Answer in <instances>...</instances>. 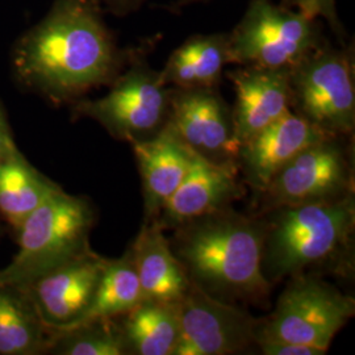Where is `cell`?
<instances>
[{
    "label": "cell",
    "mask_w": 355,
    "mask_h": 355,
    "mask_svg": "<svg viewBox=\"0 0 355 355\" xmlns=\"http://www.w3.org/2000/svg\"><path fill=\"white\" fill-rule=\"evenodd\" d=\"M142 300L140 279L129 250L120 259L104 261L102 275L91 304L76 325L66 331L125 315Z\"/></svg>",
    "instance_id": "cell-20"
},
{
    "label": "cell",
    "mask_w": 355,
    "mask_h": 355,
    "mask_svg": "<svg viewBox=\"0 0 355 355\" xmlns=\"http://www.w3.org/2000/svg\"><path fill=\"white\" fill-rule=\"evenodd\" d=\"M104 261L85 254L35 280V299L44 320L61 330L76 325L87 311Z\"/></svg>",
    "instance_id": "cell-15"
},
{
    "label": "cell",
    "mask_w": 355,
    "mask_h": 355,
    "mask_svg": "<svg viewBox=\"0 0 355 355\" xmlns=\"http://www.w3.org/2000/svg\"><path fill=\"white\" fill-rule=\"evenodd\" d=\"M36 343L37 329L24 306L11 293L0 291V354H26Z\"/></svg>",
    "instance_id": "cell-22"
},
{
    "label": "cell",
    "mask_w": 355,
    "mask_h": 355,
    "mask_svg": "<svg viewBox=\"0 0 355 355\" xmlns=\"http://www.w3.org/2000/svg\"><path fill=\"white\" fill-rule=\"evenodd\" d=\"M178 306L180 337L173 355L236 354L255 341L258 321L253 316L192 282Z\"/></svg>",
    "instance_id": "cell-10"
},
{
    "label": "cell",
    "mask_w": 355,
    "mask_h": 355,
    "mask_svg": "<svg viewBox=\"0 0 355 355\" xmlns=\"http://www.w3.org/2000/svg\"><path fill=\"white\" fill-rule=\"evenodd\" d=\"M237 166L215 164L193 152L190 168L154 218L164 229H177L191 220L228 208L243 195Z\"/></svg>",
    "instance_id": "cell-12"
},
{
    "label": "cell",
    "mask_w": 355,
    "mask_h": 355,
    "mask_svg": "<svg viewBox=\"0 0 355 355\" xmlns=\"http://www.w3.org/2000/svg\"><path fill=\"white\" fill-rule=\"evenodd\" d=\"M12 153H15V146H13L7 124L0 114V159L6 158Z\"/></svg>",
    "instance_id": "cell-27"
},
{
    "label": "cell",
    "mask_w": 355,
    "mask_h": 355,
    "mask_svg": "<svg viewBox=\"0 0 355 355\" xmlns=\"http://www.w3.org/2000/svg\"><path fill=\"white\" fill-rule=\"evenodd\" d=\"M99 4L103 3L111 12L117 16H124L136 12L148 0H98Z\"/></svg>",
    "instance_id": "cell-26"
},
{
    "label": "cell",
    "mask_w": 355,
    "mask_h": 355,
    "mask_svg": "<svg viewBox=\"0 0 355 355\" xmlns=\"http://www.w3.org/2000/svg\"><path fill=\"white\" fill-rule=\"evenodd\" d=\"M355 302L325 280L306 274L292 277L275 309L258 321L255 338H271L328 353L337 333L354 316Z\"/></svg>",
    "instance_id": "cell-7"
},
{
    "label": "cell",
    "mask_w": 355,
    "mask_h": 355,
    "mask_svg": "<svg viewBox=\"0 0 355 355\" xmlns=\"http://www.w3.org/2000/svg\"><path fill=\"white\" fill-rule=\"evenodd\" d=\"M123 337L128 353L173 355L180 337L179 306L142 300L125 313Z\"/></svg>",
    "instance_id": "cell-19"
},
{
    "label": "cell",
    "mask_w": 355,
    "mask_h": 355,
    "mask_svg": "<svg viewBox=\"0 0 355 355\" xmlns=\"http://www.w3.org/2000/svg\"><path fill=\"white\" fill-rule=\"evenodd\" d=\"M171 249L190 282L230 304L266 300L263 221L224 208L178 227Z\"/></svg>",
    "instance_id": "cell-2"
},
{
    "label": "cell",
    "mask_w": 355,
    "mask_h": 355,
    "mask_svg": "<svg viewBox=\"0 0 355 355\" xmlns=\"http://www.w3.org/2000/svg\"><path fill=\"white\" fill-rule=\"evenodd\" d=\"M92 212L85 200L54 191L21 223L19 252L0 271V287L26 284L87 254Z\"/></svg>",
    "instance_id": "cell-4"
},
{
    "label": "cell",
    "mask_w": 355,
    "mask_h": 355,
    "mask_svg": "<svg viewBox=\"0 0 355 355\" xmlns=\"http://www.w3.org/2000/svg\"><path fill=\"white\" fill-rule=\"evenodd\" d=\"M288 71V69L240 66L227 73L236 92L232 116L240 146L291 112Z\"/></svg>",
    "instance_id": "cell-13"
},
{
    "label": "cell",
    "mask_w": 355,
    "mask_h": 355,
    "mask_svg": "<svg viewBox=\"0 0 355 355\" xmlns=\"http://www.w3.org/2000/svg\"><path fill=\"white\" fill-rule=\"evenodd\" d=\"M207 1H209V0H174L173 3H170L167 6H162V8H165L168 12L177 13L180 12L186 7L195 6V4H202V3H207Z\"/></svg>",
    "instance_id": "cell-28"
},
{
    "label": "cell",
    "mask_w": 355,
    "mask_h": 355,
    "mask_svg": "<svg viewBox=\"0 0 355 355\" xmlns=\"http://www.w3.org/2000/svg\"><path fill=\"white\" fill-rule=\"evenodd\" d=\"M167 123L193 152L215 164L237 166L240 142L232 110L217 87H171Z\"/></svg>",
    "instance_id": "cell-11"
},
{
    "label": "cell",
    "mask_w": 355,
    "mask_h": 355,
    "mask_svg": "<svg viewBox=\"0 0 355 355\" xmlns=\"http://www.w3.org/2000/svg\"><path fill=\"white\" fill-rule=\"evenodd\" d=\"M254 343L265 355H322L327 353L316 347L271 338H255Z\"/></svg>",
    "instance_id": "cell-25"
},
{
    "label": "cell",
    "mask_w": 355,
    "mask_h": 355,
    "mask_svg": "<svg viewBox=\"0 0 355 355\" xmlns=\"http://www.w3.org/2000/svg\"><path fill=\"white\" fill-rule=\"evenodd\" d=\"M171 87L162 82L159 71L135 54L132 66L114 79V87L94 102L82 103L79 110L94 117L114 136L139 141L152 137L165 125L170 112Z\"/></svg>",
    "instance_id": "cell-8"
},
{
    "label": "cell",
    "mask_w": 355,
    "mask_h": 355,
    "mask_svg": "<svg viewBox=\"0 0 355 355\" xmlns=\"http://www.w3.org/2000/svg\"><path fill=\"white\" fill-rule=\"evenodd\" d=\"M327 41L321 20L274 0H250L228 32L229 64L290 70Z\"/></svg>",
    "instance_id": "cell-6"
},
{
    "label": "cell",
    "mask_w": 355,
    "mask_h": 355,
    "mask_svg": "<svg viewBox=\"0 0 355 355\" xmlns=\"http://www.w3.org/2000/svg\"><path fill=\"white\" fill-rule=\"evenodd\" d=\"M121 62L98 0H57L16 51L21 76L60 99L114 82Z\"/></svg>",
    "instance_id": "cell-1"
},
{
    "label": "cell",
    "mask_w": 355,
    "mask_h": 355,
    "mask_svg": "<svg viewBox=\"0 0 355 355\" xmlns=\"http://www.w3.org/2000/svg\"><path fill=\"white\" fill-rule=\"evenodd\" d=\"M58 189L40 177L16 152L0 159V211L13 225L21 223Z\"/></svg>",
    "instance_id": "cell-21"
},
{
    "label": "cell",
    "mask_w": 355,
    "mask_h": 355,
    "mask_svg": "<svg viewBox=\"0 0 355 355\" xmlns=\"http://www.w3.org/2000/svg\"><path fill=\"white\" fill-rule=\"evenodd\" d=\"M353 44L329 41L290 69L291 111L322 133L347 137L355 128Z\"/></svg>",
    "instance_id": "cell-5"
},
{
    "label": "cell",
    "mask_w": 355,
    "mask_h": 355,
    "mask_svg": "<svg viewBox=\"0 0 355 355\" xmlns=\"http://www.w3.org/2000/svg\"><path fill=\"white\" fill-rule=\"evenodd\" d=\"M325 137L328 135L291 111L241 144L237 155L239 171L261 193L296 154Z\"/></svg>",
    "instance_id": "cell-14"
},
{
    "label": "cell",
    "mask_w": 355,
    "mask_h": 355,
    "mask_svg": "<svg viewBox=\"0 0 355 355\" xmlns=\"http://www.w3.org/2000/svg\"><path fill=\"white\" fill-rule=\"evenodd\" d=\"M340 139L318 141L283 166L261 192L265 212L286 205L328 203L353 193V171Z\"/></svg>",
    "instance_id": "cell-9"
},
{
    "label": "cell",
    "mask_w": 355,
    "mask_h": 355,
    "mask_svg": "<svg viewBox=\"0 0 355 355\" xmlns=\"http://www.w3.org/2000/svg\"><path fill=\"white\" fill-rule=\"evenodd\" d=\"M229 64L228 32L193 35L173 51L159 71L174 89L217 87Z\"/></svg>",
    "instance_id": "cell-18"
},
{
    "label": "cell",
    "mask_w": 355,
    "mask_h": 355,
    "mask_svg": "<svg viewBox=\"0 0 355 355\" xmlns=\"http://www.w3.org/2000/svg\"><path fill=\"white\" fill-rule=\"evenodd\" d=\"M130 253L144 300L177 304L183 299L190 279L158 223L148 220Z\"/></svg>",
    "instance_id": "cell-17"
},
{
    "label": "cell",
    "mask_w": 355,
    "mask_h": 355,
    "mask_svg": "<svg viewBox=\"0 0 355 355\" xmlns=\"http://www.w3.org/2000/svg\"><path fill=\"white\" fill-rule=\"evenodd\" d=\"M262 270L272 284L329 263L350 245L355 224L353 193L328 203L286 205L266 211Z\"/></svg>",
    "instance_id": "cell-3"
},
{
    "label": "cell",
    "mask_w": 355,
    "mask_h": 355,
    "mask_svg": "<svg viewBox=\"0 0 355 355\" xmlns=\"http://www.w3.org/2000/svg\"><path fill=\"white\" fill-rule=\"evenodd\" d=\"M132 145L142 178L146 218L154 220L186 177L193 150L168 123L152 137Z\"/></svg>",
    "instance_id": "cell-16"
},
{
    "label": "cell",
    "mask_w": 355,
    "mask_h": 355,
    "mask_svg": "<svg viewBox=\"0 0 355 355\" xmlns=\"http://www.w3.org/2000/svg\"><path fill=\"white\" fill-rule=\"evenodd\" d=\"M127 345L123 333L112 330L89 329L74 336L62 349L66 355H123L127 354Z\"/></svg>",
    "instance_id": "cell-23"
},
{
    "label": "cell",
    "mask_w": 355,
    "mask_h": 355,
    "mask_svg": "<svg viewBox=\"0 0 355 355\" xmlns=\"http://www.w3.org/2000/svg\"><path fill=\"white\" fill-rule=\"evenodd\" d=\"M280 4L303 13L309 19L325 21L340 45L349 44V36L338 16L337 0H279Z\"/></svg>",
    "instance_id": "cell-24"
}]
</instances>
